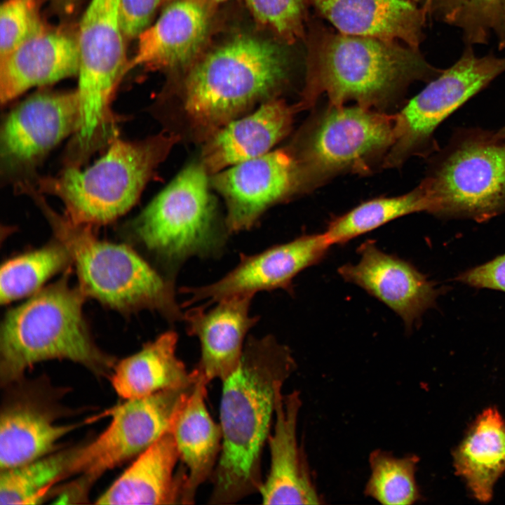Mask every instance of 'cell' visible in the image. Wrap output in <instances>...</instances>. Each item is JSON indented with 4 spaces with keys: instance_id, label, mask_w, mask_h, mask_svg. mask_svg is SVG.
Listing matches in <instances>:
<instances>
[{
    "instance_id": "cell-1",
    "label": "cell",
    "mask_w": 505,
    "mask_h": 505,
    "mask_svg": "<svg viewBox=\"0 0 505 505\" xmlns=\"http://www.w3.org/2000/svg\"><path fill=\"white\" fill-rule=\"evenodd\" d=\"M296 368L290 349L274 337H250L245 342L238 367L222 381V447L208 504H234L259 492L276 395Z\"/></svg>"
},
{
    "instance_id": "cell-2",
    "label": "cell",
    "mask_w": 505,
    "mask_h": 505,
    "mask_svg": "<svg viewBox=\"0 0 505 505\" xmlns=\"http://www.w3.org/2000/svg\"><path fill=\"white\" fill-rule=\"evenodd\" d=\"M443 69L419 48L398 41L334 32L320 25L309 31L301 110L327 95L329 105H356L382 111L417 81L427 83Z\"/></svg>"
},
{
    "instance_id": "cell-3",
    "label": "cell",
    "mask_w": 505,
    "mask_h": 505,
    "mask_svg": "<svg viewBox=\"0 0 505 505\" xmlns=\"http://www.w3.org/2000/svg\"><path fill=\"white\" fill-rule=\"evenodd\" d=\"M22 193L67 249L85 296L121 311L150 309L172 322L183 320L173 280L163 277L130 247L99 240L90 226L57 213L34 186H26Z\"/></svg>"
},
{
    "instance_id": "cell-4",
    "label": "cell",
    "mask_w": 505,
    "mask_h": 505,
    "mask_svg": "<svg viewBox=\"0 0 505 505\" xmlns=\"http://www.w3.org/2000/svg\"><path fill=\"white\" fill-rule=\"evenodd\" d=\"M85 295L66 278L36 292L6 315L0 333L2 385L20 379L34 364L65 359L105 375L114 361L92 340L82 312Z\"/></svg>"
},
{
    "instance_id": "cell-5",
    "label": "cell",
    "mask_w": 505,
    "mask_h": 505,
    "mask_svg": "<svg viewBox=\"0 0 505 505\" xmlns=\"http://www.w3.org/2000/svg\"><path fill=\"white\" fill-rule=\"evenodd\" d=\"M286 65L275 43L234 38L199 62L188 75L184 107L192 125L208 137L284 81Z\"/></svg>"
},
{
    "instance_id": "cell-6",
    "label": "cell",
    "mask_w": 505,
    "mask_h": 505,
    "mask_svg": "<svg viewBox=\"0 0 505 505\" xmlns=\"http://www.w3.org/2000/svg\"><path fill=\"white\" fill-rule=\"evenodd\" d=\"M161 134L143 140L114 137L107 152L90 167L65 166L55 176H38L34 185L56 196L73 222L90 227L111 222L137 202L157 166L175 142Z\"/></svg>"
},
{
    "instance_id": "cell-7",
    "label": "cell",
    "mask_w": 505,
    "mask_h": 505,
    "mask_svg": "<svg viewBox=\"0 0 505 505\" xmlns=\"http://www.w3.org/2000/svg\"><path fill=\"white\" fill-rule=\"evenodd\" d=\"M419 185L430 213L483 222L505 213V140L495 130L455 129L432 154Z\"/></svg>"
},
{
    "instance_id": "cell-8",
    "label": "cell",
    "mask_w": 505,
    "mask_h": 505,
    "mask_svg": "<svg viewBox=\"0 0 505 505\" xmlns=\"http://www.w3.org/2000/svg\"><path fill=\"white\" fill-rule=\"evenodd\" d=\"M120 0H90L79 24V120L70 141L77 153L88 156L116 136L112 104L128 72L125 35L119 15Z\"/></svg>"
},
{
    "instance_id": "cell-9",
    "label": "cell",
    "mask_w": 505,
    "mask_h": 505,
    "mask_svg": "<svg viewBox=\"0 0 505 505\" xmlns=\"http://www.w3.org/2000/svg\"><path fill=\"white\" fill-rule=\"evenodd\" d=\"M394 115L356 105L332 106L309 121L290 148L299 192L343 173H365L393 141ZM383 162V161H382Z\"/></svg>"
},
{
    "instance_id": "cell-10",
    "label": "cell",
    "mask_w": 505,
    "mask_h": 505,
    "mask_svg": "<svg viewBox=\"0 0 505 505\" xmlns=\"http://www.w3.org/2000/svg\"><path fill=\"white\" fill-rule=\"evenodd\" d=\"M208 174L202 163L189 165L131 224L142 244L174 271L191 257L220 253L226 242L215 229Z\"/></svg>"
},
{
    "instance_id": "cell-11",
    "label": "cell",
    "mask_w": 505,
    "mask_h": 505,
    "mask_svg": "<svg viewBox=\"0 0 505 505\" xmlns=\"http://www.w3.org/2000/svg\"><path fill=\"white\" fill-rule=\"evenodd\" d=\"M504 72L505 57H478L473 46L466 45L452 66L394 114L393 141L383 167H398L412 156L428 157L436 152L434 135L440 125Z\"/></svg>"
},
{
    "instance_id": "cell-12",
    "label": "cell",
    "mask_w": 505,
    "mask_h": 505,
    "mask_svg": "<svg viewBox=\"0 0 505 505\" xmlns=\"http://www.w3.org/2000/svg\"><path fill=\"white\" fill-rule=\"evenodd\" d=\"M197 379L184 386L126 400L115 408L106 429L90 443L74 449L67 475H80L84 483H90L107 471L138 456L170 432Z\"/></svg>"
},
{
    "instance_id": "cell-13",
    "label": "cell",
    "mask_w": 505,
    "mask_h": 505,
    "mask_svg": "<svg viewBox=\"0 0 505 505\" xmlns=\"http://www.w3.org/2000/svg\"><path fill=\"white\" fill-rule=\"evenodd\" d=\"M79 114L76 90L39 91L15 107L1 126V182L34 184L45 157L76 132Z\"/></svg>"
},
{
    "instance_id": "cell-14",
    "label": "cell",
    "mask_w": 505,
    "mask_h": 505,
    "mask_svg": "<svg viewBox=\"0 0 505 505\" xmlns=\"http://www.w3.org/2000/svg\"><path fill=\"white\" fill-rule=\"evenodd\" d=\"M332 245L324 233L302 235L252 255H241L234 269L218 281L202 286L182 287L188 296L183 307L204 302L212 303L239 294L283 289L293 292L294 278L308 267L320 263Z\"/></svg>"
},
{
    "instance_id": "cell-15",
    "label": "cell",
    "mask_w": 505,
    "mask_h": 505,
    "mask_svg": "<svg viewBox=\"0 0 505 505\" xmlns=\"http://www.w3.org/2000/svg\"><path fill=\"white\" fill-rule=\"evenodd\" d=\"M211 184L224 199L229 233L250 229L269 207L299 192L297 164L290 148L270 151L215 173Z\"/></svg>"
},
{
    "instance_id": "cell-16",
    "label": "cell",
    "mask_w": 505,
    "mask_h": 505,
    "mask_svg": "<svg viewBox=\"0 0 505 505\" xmlns=\"http://www.w3.org/2000/svg\"><path fill=\"white\" fill-rule=\"evenodd\" d=\"M358 253L359 261L342 265L338 274L393 311L408 330L443 292L411 263L386 253L373 241L363 243Z\"/></svg>"
},
{
    "instance_id": "cell-17",
    "label": "cell",
    "mask_w": 505,
    "mask_h": 505,
    "mask_svg": "<svg viewBox=\"0 0 505 505\" xmlns=\"http://www.w3.org/2000/svg\"><path fill=\"white\" fill-rule=\"evenodd\" d=\"M302 405L297 391L286 395L283 394L282 390L277 393L274 433L268 438L270 468L259 491L263 504L323 503L304 450L297 438Z\"/></svg>"
},
{
    "instance_id": "cell-18",
    "label": "cell",
    "mask_w": 505,
    "mask_h": 505,
    "mask_svg": "<svg viewBox=\"0 0 505 505\" xmlns=\"http://www.w3.org/2000/svg\"><path fill=\"white\" fill-rule=\"evenodd\" d=\"M253 296L235 295L217 302L208 311L203 305L184 313L187 333L196 337L201 345L194 370L208 383L224 380L238 367L247 332L259 319L249 314Z\"/></svg>"
},
{
    "instance_id": "cell-19",
    "label": "cell",
    "mask_w": 505,
    "mask_h": 505,
    "mask_svg": "<svg viewBox=\"0 0 505 505\" xmlns=\"http://www.w3.org/2000/svg\"><path fill=\"white\" fill-rule=\"evenodd\" d=\"M77 38L44 29L0 58V100L6 105L27 90L76 76Z\"/></svg>"
},
{
    "instance_id": "cell-20",
    "label": "cell",
    "mask_w": 505,
    "mask_h": 505,
    "mask_svg": "<svg viewBox=\"0 0 505 505\" xmlns=\"http://www.w3.org/2000/svg\"><path fill=\"white\" fill-rule=\"evenodd\" d=\"M338 32L419 48L428 13L408 0H308Z\"/></svg>"
},
{
    "instance_id": "cell-21",
    "label": "cell",
    "mask_w": 505,
    "mask_h": 505,
    "mask_svg": "<svg viewBox=\"0 0 505 505\" xmlns=\"http://www.w3.org/2000/svg\"><path fill=\"white\" fill-rule=\"evenodd\" d=\"M201 0H176L138 36L128 71L137 67L166 69L189 62L207 36L210 14Z\"/></svg>"
},
{
    "instance_id": "cell-22",
    "label": "cell",
    "mask_w": 505,
    "mask_h": 505,
    "mask_svg": "<svg viewBox=\"0 0 505 505\" xmlns=\"http://www.w3.org/2000/svg\"><path fill=\"white\" fill-rule=\"evenodd\" d=\"M295 112V107L271 100L252 113L231 120L208 137L201 163L213 175L270 152L290 132Z\"/></svg>"
},
{
    "instance_id": "cell-23",
    "label": "cell",
    "mask_w": 505,
    "mask_h": 505,
    "mask_svg": "<svg viewBox=\"0 0 505 505\" xmlns=\"http://www.w3.org/2000/svg\"><path fill=\"white\" fill-rule=\"evenodd\" d=\"M175 439L166 433L136 457L132 464L100 495L97 504H178L186 481Z\"/></svg>"
},
{
    "instance_id": "cell-24",
    "label": "cell",
    "mask_w": 505,
    "mask_h": 505,
    "mask_svg": "<svg viewBox=\"0 0 505 505\" xmlns=\"http://www.w3.org/2000/svg\"><path fill=\"white\" fill-rule=\"evenodd\" d=\"M208 384L198 375L194 389L170 431L187 474L181 504L194 503L200 485L211 478L221 451L222 429L206 405Z\"/></svg>"
},
{
    "instance_id": "cell-25",
    "label": "cell",
    "mask_w": 505,
    "mask_h": 505,
    "mask_svg": "<svg viewBox=\"0 0 505 505\" xmlns=\"http://www.w3.org/2000/svg\"><path fill=\"white\" fill-rule=\"evenodd\" d=\"M177 335L167 331L114 368L112 384L116 393L129 400L184 386L198 378L176 355Z\"/></svg>"
},
{
    "instance_id": "cell-26",
    "label": "cell",
    "mask_w": 505,
    "mask_h": 505,
    "mask_svg": "<svg viewBox=\"0 0 505 505\" xmlns=\"http://www.w3.org/2000/svg\"><path fill=\"white\" fill-rule=\"evenodd\" d=\"M75 426L56 424L51 412L28 400L7 404L0 418L1 470L47 455Z\"/></svg>"
},
{
    "instance_id": "cell-27",
    "label": "cell",
    "mask_w": 505,
    "mask_h": 505,
    "mask_svg": "<svg viewBox=\"0 0 505 505\" xmlns=\"http://www.w3.org/2000/svg\"><path fill=\"white\" fill-rule=\"evenodd\" d=\"M457 473L475 497L488 501L505 470V422L494 408L485 410L454 454Z\"/></svg>"
},
{
    "instance_id": "cell-28",
    "label": "cell",
    "mask_w": 505,
    "mask_h": 505,
    "mask_svg": "<svg viewBox=\"0 0 505 505\" xmlns=\"http://www.w3.org/2000/svg\"><path fill=\"white\" fill-rule=\"evenodd\" d=\"M429 210L428 199L419 184L401 196L377 198L360 204L332 220L323 233L332 245H342L395 219Z\"/></svg>"
},
{
    "instance_id": "cell-29",
    "label": "cell",
    "mask_w": 505,
    "mask_h": 505,
    "mask_svg": "<svg viewBox=\"0 0 505 505\" xmlns=\"http://www.w3.org/2000/svg\"><path fill=\"white\" fill-rule=\"evenodd\" d=\"M429 13L459 28L466 45L487 44L494 35L505 48V0H432Z\"/></svg>"
},
{
    "instance_id": "cell-30",
    "label": "cell",
    "mask_w": 505,
    "mask_h": 505,
    "mask_svg": "<svg viewBox=\"0 0 505 505\" xmlns=\"http://www.w3.org/2000/svg\"><path fill=\"white\" fill-rule=\"evenodd\" d=\"M72 262L60 241L6 261L1 268L0 301L8 304L36 292Z\"/></svg>"
},
{
    "instance_id": "cell-31",
    "label": "cell",
    "mask_w": 505,
    "mask_h": 505,
    "mask_svg": "<svg viewBox=\"0 0 505 505\" xmlns=\"http://www.w3.org/2000/svg\"><path fill=\"white\" fill-rule=\"evenodd\" d=\"M74 449L47 454L29 463L1 470L0 504L39 503L48 488L65 477Z\"/></svg>"
},
{
    "instance_id": "cell-32",
    "label": "cell",
    "mask_w": 505,
    "mask_h": 505,
    "mask_svg": "<svg viewBox=\"0 0 505 505\" xmlns=\"http://www.w3.org/2000/svg\"><path fill=\"white\" fill-rule=\"evenodd\" d=\"M368 462L365 496L385 505H409L419 498L415 480L417 456L398 457L389 451L376 449L370 454Z\"/></svg>"
},
{
    "instance_id": "cell-33",
    "label": "cell",
    "mask_w": 505,
    "mask_h": 505,
    "mask_svg": "<svg viewBox=\"0 0 505 505\" xmlns=\"http://www.w3.org/2000/svg\"><path fill=\"white\" fill-rule=\"evenodd\" d=\"M46 29L37 0H5L0 8V58Z\"/></svg>"
},
{
    "instance_id": "cell-34",
    "label": "cell",
    "mask_w": 505,
    "mask_h": 505,
    "mask_svg": "<svg viewBox=\"0 0 505 505\" xmlns=\"http://www.w3.org/2000/svg\"><path fill=\"white\" fill-rule=\"evenodd\" d=\"M260 23L292 42L304 35V0H245Z\"/></svg>"
},
{
    "instance_id": "cell-35",
    "label": "cell",
    "mask_w": 505,
    "mask_h": 505,
    "mask_svg": "<svg viewBox=\"0 0 505 505\" xmlns=\"http://www.w3.org/2000/svg\"><path fill=\"white\" fill-rule=\"evenodd\" d=\"M161 1L120 0V21L126 39L137 38L150 25Z\"/></svg>"
},
{
    "instance_id": "cell-36",
    "label": "cell",
    "mask_w": 505,
    "mask_h": 505,
    "mask_svg": "<svg viewBox=\"0 0 505 505\" xmlns=\"http://www.w3.org/2000/svg\"><path fill=\"white\" fill-rule=\"evenodd\" d=\"M455 279L471 287L505 292V253L462 272Z\"/></svg>"
},
{
    "instance_id": "cell-37",
    "label": "cell",
    "mask_w": 505,
    "mask_h": 505,
    "mask_svg": "<svg viewBox=\"0 0 505 505\" xmlns=\"http://www.w3.org/2000/svg\"><path fill=\"white\" fill-rule=\"evenodd\" d=\"M408 1H410L413 2V3H415V4H416V3H423L422 7L426 9V11H427V13H429V7H430V5H431V1H432V0H408Z\"/></svg>"
},
{
    "instance_id": "cell-38",
    "label": "cell",
    "mask_w": 505,
    "mask_h": 505,
    "mask_svg": "<svg viewBox=\"0 0 505 505\" xmlns=\"http://www.w3.org/2000/svg\"><path fill=\"white\" fill-rule=\"evenodd\" d=\"M496 133L499 137L505 140V125L501 127L499 129L496 130Z\"/></svg>"
},
{
    "instance_id": "cell-39",
    "label": "cell",
    "mask_w": 505,
    "mask_h": 505,
    "mask_svg": "<svg viewBox=\"0 0 505 505\" xmlns=\"http://www.w3.org/2000/svg\"><path fill=\"white\" fill-rule=\"evenodd\" d=\"M201 1H205L208 4V3H222V2H225V1H230V0H201Z\"/></svg>"
},
{
    "instance_id": "cell-40",
    "label": "cell",
    "mask_w": 505,
    "mask_h": 505,
    "mask_svg": "<svg viewBox=\"0 0 505 505\" xmlns=\"http://www.w3.org/2000/svg\"><path fill=\"white\" fill-rule=\"evenodd\" d=\"M62 1V0H61Z\"/></svg>"
}]
</instances>
